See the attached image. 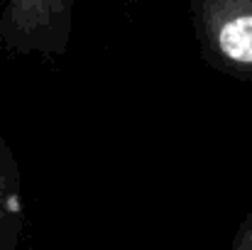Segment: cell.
<instances>
[{
	"label": "cell",
	"mask_w": 252,
	"mask_h": 250,
	"mask_svg": "<svg viewBox=\"0 0 252 250\" xmlns=\"http://www.w3.org/2000/svg\"><path fill=\"white\" fill-rule=\"evenodd\" d=\"M25 231L22 174L0 125V250H15Z\"/></svg>",
	"instance_id": "3957f363"
},
{
	"label": "cell",
	"mask_w": 252,
	"mask_h": 250,
	"mask_svg": "<svg viewBox=\"0 0 252 250\" xmlns=\"http://www.w3.org/2000/svg\"><path fill=\"white\" fill-rule=\"evenodd\" d=\"M191 25L208 67L252 81V0H191Z\"/></svg>",
	"instance_id": "6da1fadb"
},
{
	"label": "cell",
	"mask_w": 252,
	"mask_h": 250,
	"mask_svg": "<svg viewBox=\"0 0 252 250\" xmlns=\"http://www.w3.org/2000/svg\"><path fill=\"white\" fill-rule=\"evenodd\" d=\"M123 2H127V5H130V2H132V0H123Z\"/></svg>",
	"instance_id": "5b68a950"
},
{
	"label": "cell",
	"mask_w": 252,
	"mask_h": 250,
	"mask_svg": "<svg viewBox=\"0 0 252 250\" xmlns=\"http://www.w3.org/2000/svg\"><path fill=\"white\" fill-rule=\"evenodd\" d=\"M230 248L233 250H252V209L245 214V218L240 221L235 236L230 238Z\"/></svg>",
	"instance_id": "277c9868"
},
{
	"label": "cell",
	"mask_w": 252,
	"mask_h": 250,
	"mask_svg": "<svg viewBox=\"0 0 252 250\" xmlns=\"http://www.w3.org/2000/svg\"><path fill=\"white\" fill-rule=\"evenodd\" d=\"M76 0H2L0 52L10 57L59 59L74 35Z\"/></svg>",
	"instance_id": "7a4b0ae2"
}]
</instances>
